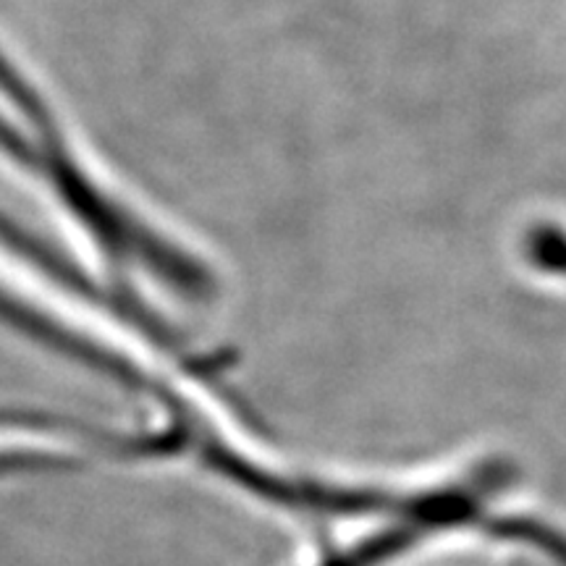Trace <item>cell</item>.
I'll return each instance as SVG.
<instances>
[{
  "mask_svg": "<svg viewBox=\"0 0 566 566\" xmlns=\"http://www.w3.org/2000/svg\"><path fill=\"white\" fill-rule=\"evenodd\" d=\"M0 150L24 171H30L53 189L66 210L84 226L92 242L108 254L111 263L139 268L163 286L195 302H208L218 281L202 260L181 244L171 242L150 223L134 216L129 208L113 200L101 184H95L61 147L59 137H30L19 132L9 118L0 116Z\"/></svg>",
  "mask_w": 566,
  "mask_h": 566,
  "instance_id": "1",
  "label": "cell"
},
{
  "mask_svg": "<svg viewBox=\"0 0 566 566\" xmlns=\"http://www.w3.org/2000/svg\"><path fill=\"white\" fill-rule=\"evenodd\" d=\"M530 260L543 271L566 275V237L556 229H535L527 239Z\"/></svg>",
  "mask_w": 566,
  "mask_h": 566,
  "instance_id": "2",
  "label": "cell"
}]
</instances>
